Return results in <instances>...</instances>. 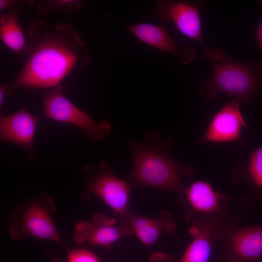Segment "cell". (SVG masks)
I'll use <instances>...</instances> for the list:
<instances>
[{
    "instance_id": "cell-1",
    "label": "cell",
    "mask_w": 262,
    "mask_h": 262,
    "mask_svg": "<svg viewBox=\"0 0 262 262\" xmlns=\"http://www.w3.org/2000/svg\"><path fill=\"white\" fill-rule=\"evenodd\" d=\"M28 31V58L16 79L7 83L9 96L19 88H54L76 68L84 67L91 61L85 43L68 24L49 25L38 20L30 23Z\"/></svg>"
},
{
    "instance_id": "cell-2",
    "label": "cell",
    "mask_w": 262,
    "mask_h": 262,
    "mask_svg": "<svg viewBox=\"0 0 262 262\" xmlns=\"http://www.w3.org/2000/svg\"><path fill=\"white\" fill-rule=\"evenodd\" d=\"M202 56L210 61L213 74L202 84L201 96L212 99L224 94L245 104L253 102L261 86L262 61L237 60L218 47L207 48Z\"/></svg>"
},
{
    "instance_id": "cell-3",
    "label": "cell",
    "mask_w": 262,
    "mask_h": 262,
    "mask_svg": "<svg viewBox=\"0 0 262 262\" xmlns=\"http://www.w3.org/2000/svg\"><path fill=\"white\" fill-rule=\"evenodd\" d=\"M148 138L143 143L131 140L127 143L133 156V166L129 176L135 185H147L176 193L185 191L182 173H189V166L178 162L170 153V139L162 142Z\"/></svg>"
},
{
    "instance_id": "cell-4",
    "label": "cell",
    "mask_w": 262,
    "mask_h": 262,
    "mask_svg": "<svg viewBox=\"0 0 262 262\" xmlns=\"http://www.w3.org/2000/svg\"><path fill=\"white\" fill-rule=\"evenodd\" d=\"M42 107L44 118L77 127L92 141L102 140L111 134L107 120L92 118L63 95L61 84L45 94Z\"/></svg>"
},
{
    "instance_id": "cell-5",
    "label": "cell",
    "mask_w": 262,
    "mask_h": 262,
    "mask_svg": "<svg viewBox=\"0 0 262 262\" xmlns=\"http://www.w3.org/2000/svg\"><path fill=\"white\" fill-rule=\"evenodd\" d=\"M205 5L202 1L158 0L154 8L159 19L172 22L182 34L198 42L206 49L201 19V10Z\"/></svg>"
},
{
    "instance_id": "cell-6",
    "label": "cell",
    "mask_w": 262,
    "mask_h": 262,
    "mask_svg": "<svg viewBox=\"0 0 262 262\" xmlns=\"http://www.w3.org/2000/svg\"><path fill=\"white\" fill-rule=\"evenodd\" d=\"M241 103L233 99L214 115L200 141L201 145L242 139V131L247 124L240 111Z\"/></svg>"
},
{
    "instance_id": "cell-7",
    "label": "cell",
    "mask_w": 262,
    "mask_h": 262,
    "mask_svg": "<svg viewBox=\"0 0 262 262\" xmlns=\"http://www.w3.org/2000/svg\"><path fill=\"white\" fill-rule=\"evenodd\" d=\"M126 27L138 40L177 57L182 65L191 64L196 57V49L194 46L177 42L163 26L140 23L126 25Z\"/></svg>"
},
{
    "instance_id": "cell-8",
    "label": "cell",
    "mask_w": 262,
    "mask_h": 262,
    "mask_svg": "<svg viewBox=\"0 0 262 262\" xmlns=\"http://www.w3.org/2000/svg\"><path fill=\"white\" fill-rule=\"evenodd\" d=\"M115 224V219L104 214H96L92 221H80L77 223L74 240L78 244L86 242L91 245L107 247L121 237L133 233L130 226H117Z\"/></svg>"
},
{
    "instance_id": "cell-9",
    "label": "cell",
    "mask_w": 262,
    "mask_h": 262,
    "mask_svg": "<svg viewBox=\"0 0 262 262\" xmlns=\"http://www.w3.org/2000/svg\"><path fill=\"white\" fill-rule=\"evenodd\" d=\"M11 221L10 233L14 239L31 236L39 239L61 241L49 212L40 204L30 205L18 220L13 219Z\"/></svg>"
},
{
    "instance_id": "cell-10",
    "label": "cell",
    "mask_w": 262,
    "mask_h": 262,
    "mask_svg": "<svg viewBox=\"0 0 262 262\" xmlns=\"http://www.w3.org/2000/svg\"><path fill=\"white\" fill-rule=\"evenodd\" d=\"M40 118L25 108L0 118V139L24 148L28 157H33V144Z\"/></svg>"
},
{
    "instance_id": "cell-11",
    "label": "cell",
    "mask_w": 262,
    "mask_h": 262,
    "mask_svg": "<svg viewBox=\"0 0 262 262\" xmlns=\"http://www.w3.org/2000/svg\"><path fill=\"white\" fill-rule=\"evenodd\" d=\"M89 188L115 212L126 215L130 195L129 183L112 172L103 171L92 177Z\"/></svg>"
},
{
    "instance_id": "cell-12",
    "label": "cell",
    "mask_w": 262,
    "mask_h": 262,
    "mask_svg": "<svg viewBox=\"0 0 262 262\" xmlns=\"http://www.w3.org/2000/svg\"><path fill=\"white\" fill-rule=\"evenodd\" d=\"M127 220L138 238L147 246L154 243L163 232H173L176 229L172 216L166 212L161 213L156 218L129 215Z\"/></svg>"
},
{
    "instance_id": "cell-13",
    "label": "cell",
    "mask_w": 262,
    "mask_h": 262,
    "mask_svg": "<svg viewBox=\"0 0 262 262\" xmlns=\"http://www.w3.org/2000/svg\"><path fill=\"white\" fill-rule=\"evenodd\" d=\"M231 246L239 259L248 262H262V226L236 232L231 238Z\"/></svg>"
},
{
    "instance_id": "cell-14",
    "label": "cell",
    "mask_w": 262,
    "mask_h": 262,
    "mask_svg": "<svg viewBox=\"0 0 262 262\" xmlns=\"http://www.w3.org/2000/svg\"><path fill=\"white\" fill-rule=\"evenodd\" d=\"M184 192L189 204L197 211L213 213L221 206V196L207 182H193Z\"/></svg>"
},
{
    "instance_id": "cell-15",
    "label": "cell",
    "mask_w": 262,
    "mask_h": 262,
    "mask_svg": "<svg viewBox=\"0 0 262 262\" xmlns=\"http://www.w3.org/2000/svg\"><path fill=\"white\" fill-rule=\"evenodd\" d=\"M0 38L9 49L16 53L26 48L25 37L16 13H2L0 16Z\"/></svg>"
},
{
    "instance_id": "cell-16",
    "label": "cell",
    "mask_w": 262,
    "mask_h": 262,
    "mask_svg": "<svg viewBox=\"0 0 262 262\" xmlns=\"http://www.w3.org/2000/svg\"><path fill=\"white\" fill-rule=\"evenodd\" d=\"M194 239L186 249L180 262H207L211 252L210 231L194 227L190 229Z\"/></svg>"
},
{
    "instance_id": "cell-17",
    "label": "cell",
    "mask_w": 262,
    "mask_h": 262,
    "mask_svg": "<svg viewBox=\"0 0 262 262\" xmlns=\"http://www.w3.org/2000/svg\"><path fill=\"white\" fill-rule=\"evenodd\" d=\"M245 170L251 187L262 193V145L250 153Z\"/></svg>"
},
{
    "instance_id": "cell-18",
    "label": "cell",
    "mask_w": 262,
    "mask_h": 262,
    "mask_svg": "<svg viewBox=\"0 0 262 262\" xmlns=\"http://www.w3.org/2000/svg\"><path fill=\"white\" fill-rule=\"evenodd\" d=\"M82 6L81 2L75 0H47L39 2L36 9L42 14H49L55 10H64L69 12L79 11Z\"/></svg>"
},
{
    "instance_id": "cell-19",
    "label": "cell",
    "mask_w": 262,
    "mask_h": 262,
    "mask_svg": "<svg viewBox=\"0 0 262 262\" xmlns=\"http://www.w3.org/2000/svg\"><path fill=\"white\" fill-rule=\"evenodd\" d=\"M68 262H101L92 252L85 249H76L68 251Z\"/></svg>"
},
{
    "instance_id": "cell-20",
    "label": "cell",
    "mask_w": 262,
    "mask_h": 262,
    "mask_svg": "<svg viewBox=\"0 0 262 262\" xmlns=\"http://www.w3.org/2000/svg\"><path fill=\"white\" fill-rule=\"evenodd\" d=\"M258 41V46L262 51V20L259 23L254 32Z\"/></svg>"
},
{
    "instance_id": "cell-21",
    "label": "cell",
    "mask_w": 262,
    "mask_h": 262,
    "mask_svg": "<svg viewBox=\"0 0 262 262\" xmlns=\"http://www.w3.org/2000/svg\"><path fill=\"white\" fill-rule=\"evenodd\" d=\"M16 2L11 0H0V10L9 9L14 6Z\"/></svg>"
},
{
    "instance_id": "cell-22",
    "label": "cell",
    "mask_w": 262,
    "mask_h": 262,
    "mask_svg": "<svg viewBox=\"0 0 262 262\" xmlns=\"http://www.w3.org/2000/svg\"><path fill=\"white\" fill-rule=\"evenodd\" d=\"M7 84H1L0 86V110L3 106L4 97L6 94Z\"/></svg>"
},
{
    "instance_id": "cell-23",
    "label": "cell",
    "mask_w": 262,
    "mask_h": 262,
    "mask_svg": "<svg viewBox=\"0 0 262 262\" xmlns=\"http://www.w3.org/2000/svg\"><path fill=\"white\" fill-rule=\"evenodd\" d=\"M241 262V261H240V262H238V261H237V262H236V261H233V262Z\"/></svg>"
},
{
    "instance_id": "cell-24",
    "label": "cell",
    "mask_w": 262,
    "mask_h": 262,
    "mask_svg": "<svg viewBox=\"0 0 262 262\" xmlns=\"http://www.w3.org/2000/svg\"><path fill=\"white\" fill-rule=\"evenodd\" d=\"M170 262V261H166V262Z\"/></svg>"
}]
</instances>
